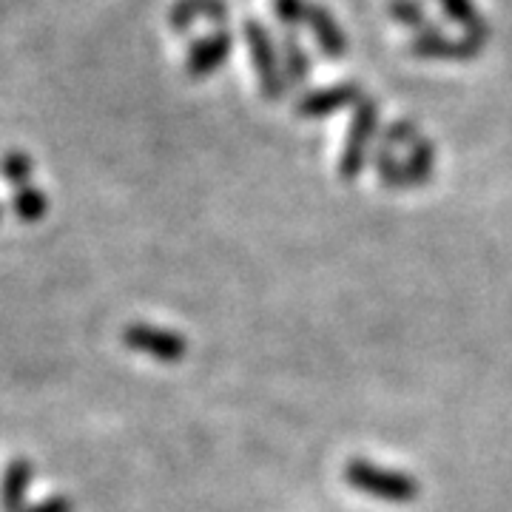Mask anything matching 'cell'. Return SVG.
I'll return each mask as SVG.
<instances>
[{
  "mask_svg": "<svg viewBox=\"0 0 512 512\" xmlns=\"http://www.w3.org/2000/svg\"><path fill=\"white\" fill-rule=\"evenodd\" d=\"M123 339H126L128 348L143 350V353L154 356V359H163V362L180 359V350L185 348L183 339H177L174 333L148 328V325H128Z\"/></svg>",
  "mask_w": 512,
  "mask_h": 512,
  "instance_id": "6da1fadb",
  "label": "cell"
},
{
  "mask_svg": "<svg viewBox=\"0 0 512 512\" xmlns=\"http://www.w3.org/2000/svg\"><path fill=\"white\" fill-rule=\"evenodd\" d=\"M35 478V467L29 458H12L3 481H0V510L3 512H26V495Z\"/></svg>",
  "mask_w": 512,
  "mask_h": 512,
  "instance_id": "7a4b0ae2",
  "label": "cell"
},
{
  "mask_svg": "<svg viewBox=\"0 0 512 512\" xmlns=\"http://www.w3.org/2000/svg\"><path fill=\"white\" fill-rule=\"evenodd\" d=\"M12 211H15V217L20 222H40L46 217V211H49V200H46V194L43 191H37L32 185H23L15 191V197H12Z\"/></svg>",
  "mask_w": 512,
  "mask_h": 512,
  "instance_id": "3957f363",
  "label": "cell"
},
{
  "mask_svg": "<svg viewBox=\"0 0 512 512\" xmlns=\"http://www.w3.org/2000/svg\"><path fill=\"white\" fill-rule=\"evenodd\" d=\"M0 174H3V180L9 185L23 188V185H29V180H32V160L23 151H9L0 160Z\"/></svg>",
  "mask_w": 512,
  "mask_h": 512,
  "instance_id": "277c9868",
  "label": "cell"
},
{
  "mask_svg": "<svg viewBox=\"0 0 512 512\" xmlns=\"http://www.w3.org/2000/svg\"><path fill=\"white\" fill-rule=\"evenodd\" d=\"M26 512H72V501L66 495H49L32 507H26Z\"/></svg>",
  "mask_w": 512,
  "mask_h": 512,
  "instance_id": "5b68a950",
  "label": "cell"
},
{
  "mask_svg": "<svg viewBox=\"0 0 512 512\" xmlns=\"http://www.w3.org/2000/svg\"><path fill=\"white\" fill-rule=\"evenodd\" d=\"M0 214H3V211H0Z\"/></svg>",
  "mask_w": 512,
  "mask_h": 512,
  "instance_id": "8992f818",
  "label": "cell"
}]
</instances>
